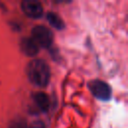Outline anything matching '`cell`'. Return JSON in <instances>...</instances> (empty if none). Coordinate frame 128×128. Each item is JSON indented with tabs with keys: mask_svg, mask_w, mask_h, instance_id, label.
Masks as SVG:
<instances>
[{
	"mask_svg": "<svg viewBox=\"0 0 128 128\" xmlns=\"http://www.w3.org/2000/svg\"><path fill=\"white\" fill-rule=\"evenodd\" d=\"M27 75L32 84L45 87L50 80V68L43 59H33L27 66Z\"/></svg>",
	"mask_w": 128,
	"mask_h": 128,
	"instance_id": "cell-1",
	"label": "cell"
},
{
	"mask_svg": "<svg viewBox=\"0 0 128 128\" xmlns=\"http://www.w3.org/2000/svg\"><path fill=\"white\" fill-rule=\"evenodd\" d=\"M31 38L35 41L38 47L48 48L53 42V34L46 26H35L31 30Z\"/></svg>",
	"mask_w": 128,
	"mask_h": 128,
	"instance_id": "cell-2",
	"label": "cell"
},
{
	"mask_svg": "<svg viewBox=\"0 0 128 128\" xmlns=\"http://www.w3.org/2000/svg\"><path fill=\"white\" fill-rule=\"evenodd\" d=\"M89 89L94 97H96L99 100L107 101L111 98L112 90L109 84L102 80H93L89 83Z\"/></svg>",
	"mask_w": 128,
	"mask_h": 128,
	"instance_id": "cell-3",
	"label": "cell"
},
{
	"mask_svg": "<svg viewBox=\"0 0 128 128\" xmlns=\"http://www.w3.org/2000/svg\"><path fill=\"white\" fill-rule=\"evenodd\" d=\"M22 11L30 18H40L43 14L42 4L37 0H24L21 3Z\"/></svg>",
	"mask_w": 128,
	"mask_h": 128,
	"instance_id": "cell-4",
	"label": "cell"
},
{
	"mask_svg": "<svg viewBox=\"0 0 128 128\" xmlns=\"http://www.w3.org/2000/svg\"><path fill=\"white\" fill-rule=\"evenodd\" d=\"M20 48L27 56H35L39 52V47L31 37H25L21 39Z\"/></svg>",
	"mask_w": 128,
	"mask_h": 128,
	"instance_id": "cell-5",
	"label": "cell"
},
{
	"mask_svg": "<svg viewBox=\"0 0 128 128\" xmlns=\"http://www.w3.org/2000/svg\"><path fill=\"white\" fill-rule=\"evenodd\" d=\"M33 100H34L36 106L42 112H46L49 109L50 101H49V97H48V95L46 93L41 92V91L35 92L33 94Z\"/></svg>",
	"mask_w": 128,
	"mask_h": 128,
	"instance_id": "cell-6",
	"label": "cell"
},
{
	"mask_svg": "<svg viewBox=\"0 0 128 128\" xmlns=\"http://www.w3.org/2000/svg\"><path fill=\"white\" fill-rule=\"evenodd\" d=\"M47 21L50 23V25L58 30H61L64 28V22L63 20L61 19V17L54 13V12H49L47 14Z\"/></svg>",
	"mask_w": 128,
	"mask_h": 128,
	"instance_id": "cell-7",
	"label": "cell"
},
{
	"mask_svg": "<svg viewBox=\"0 0 128 128\" xmlns=\"http://www.w3.org/2000/svg\"><path fill=\"white\" fill-rule=\"evenodd\" d=\"M8 128H27V124L23 118H16L10 122Z\"/></svg>",
	"mask_w": 128,
	"mask_h": 128,
	"instance_id": "cell-8",
	"label": "cell"
},
{
	"mask_svg": "<svg viewBox=\"0 0 128 128\" xmlns=\"http://www.w3.org/2000/svg\"><path fill=\"white\" fill-rule=\"evenodd\" d=\"M29 128H46V126L41 120H36L30 124Z\"/></svg>",
	"mask_w": 128,
	"mask_h": 128,
	"instance_id": "cell-9",
	"label": "cell"
}]
</instances>
